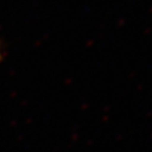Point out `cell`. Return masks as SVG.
I'll return each instance as SVG.
<instances>
[{"mask_svg": "<svg viewBox=\"0 0 152 152\" xmlns=\"http://www.w3.org/2000/svg\"><path fill=\"white\" fill-rule=\"evenodd\" d=\"M0 59H1V54H0Z\"/></svg>", "mask_w": 152, "mask_h": 152, "instance_id": "cell-1", "label": "cell"}]
</instances>
